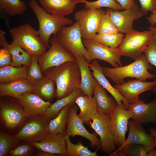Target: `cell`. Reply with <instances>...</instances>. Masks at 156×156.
I'll return each mask as SVG.
<instances>
[{
  "instance_id": "6da1fadb",
  "label": "cell",
  "mask_w": 156,
  "mask_h": 156,
  "mask_svg": "<svg viewBox=\"0 0 156 156\" xmlns=\"http://www.w3.org/2000/svg\"><path fill=\"white\" fill-rule=\"evenodd\" d=\"M43 75L55 82V97L57 99L68 96L80 88L81 73L76 60L51 67L46 70Z\"/></svg>"
},
{
  "instance_id": "7a4b0ae2",
  "label": "cell",
  "mask_w": 156,
  "mask_h": 156,
  "mask_svg": "<svg viewBox=\"0 0 156 156\" xmlns=\"http://www.w3.org/2000/svg\"><path fill=\"white\" fill-rule=\"evenodd\" d=\"M152 67L149 64L144 54L141 56L132 63L124 66L110 68H102L104 75L111 79L117 85L125 82L124 79L130 77L146 81L147 79L156 78V75L150 73Z\"/></svg>"
},
{
  "instance_id": "3957f363",
  "label": "cell",
  "mask_w": 156,
  "mask_h": 156,
  "mask_svg": "<svg viewBox=\"0 0 156 156\" xmlns=\"http://www.w3.org/2000/svg\"><path fill=\"white\" fill-rule=\"evenodd\" d=\"M28 5L38 20L39 36L49 48V40L52 34H57L64 27L73 24L71 19L64 16L51 14L40 7L36 0H30Z\"/></svg>"
},
{
  "instance_id": "277c9868",
  "label": "cell",
  "mask_w": 156,
  "mask_h": 156,
  "mask_svg": "<svg viewBox=\"0 0 156 156\" xmlns=\"http://www.w3.org/2000/svg\"><path fill=\"white\" fill-rule=\"evenodd\" d=\"M6 96V99L1 98V125L7 131H12L21 128L29 117L16 98Z\"/></svg>"
},
{
  "instance_id": "5b68a950",
  "label": "cell",
  "mask_w": 156,
  "mask_h": 156,
  "mask_svg": "<svg viewBox=\"0 0 156 156\" xmlns=\"http://www.w3.org/2000/svg\"><path fill=\"white\" fill-rule=\"evenodd\" d=\"M10 32L13 40L32 56H38L46 51V46L38 31L29 23L14 27L10 29Z\"/></svg>"
},
{
  "instance_id": "8992f818",
  "label": "cell",
  "mask_w": 156,
  "mask_h": 156,
  "mask_svg": "<svg viewBox=\"0 0 156 156\" xmlns=\"http://www.w3.org/2000/svg\"><path fill=\"white\" fill-rule=\"evenodd\" d=\"M153 35L150 30L139 31L133 29L128 32L118 47L121 56L136 60L151 42Z\"/></svg>"
},
{
  "instance_id": "52a82bcc",
  "label": "cell",
  "mask_w": 156,
  "mask_h": 156,
  "mask_svg": "<svg viewBox=\"0 0 156 156\" xmlns=\"http://www.w3.org/2000/svg\"><path fill=\"white\" fill-rule=\"evenodd\" d=\"M51 120L46 115L29 117L14 136L20 141L39 142L49 133L48 127Z\"/></svg>"
},
{
  "instance_id": "ba28073f",
  "label": "cell",
  "mask_w": 156,
  "mask_h": 156,
  "mask_svg": "<svg viewBox=\"0 0 156 156\" xmlns=\"http://www.w3.org/2000/svg\"><path fill=\"white\" fill-rule=\"evenodd\" d=\"M83 45L87 49L83 55L90 63L94 59L104 61L114 68L122 66L121 56L117 48H112L105 46L93 39H82Z\"/></svg>"
},
{
  "instance_id": "9c48e42d",
  "label": "cell",
  "mask_w": 156,
  "mask_h": 156,
  "mask_svg": "<svg viewBox=\"0 0 156 156\" xmlns=\"http://www.w3.org/2000/svg\"><path fill=\"white\" fill-rule=\"evenodd\" d=\"M57 34H53L49 40V49L38 56L39 64L44 74L48 69L66 62L76 60L75 57L58 41Z\"/></svg>"
},
{
  "instance_id": "30bf717a",
  "label": "cell",
  "mask_w": 156,
  "mask_h": 156,
  "mask_svg": "<svg viewBox=\"0 0 156 156\" xmlns=\"http://www.w3.org/2000/svg\"><path fill=\"white\" fill-rule=\"evenodd\" d=\"M105 11L97 9L84 8L74 14V19L79 25L82 38L93 39L96 34L102 16Z\"/></svg>"
},
{
  "instance_id": "8fae6325",
  "label": "cell",
  "mask_w": 156,
  "mask_h": 156,
  "mask_svg": "<svg viewBox=\"0 0 156 156\" xmlns=\"http://www.w3.org/2000/svg\"><path fill=\"white\" fill-rule=\"evenodd\" d=\"M56 37L59 42L75 58L83 55L86 52L78 22H76L69 27H63L57 33Z\"/></svg>"
},
{
  "instance_id": "7c38bea8",
  "label": "cell",
  "mask_w": 156,
  "mask_h": 156,
  "mask_svg": "<svg viewBox=\"0 0 156 156\" xmlns=\"http://www.w3.org/2000/svg\"><path fill=\"white\" fill-rule=\"evenodd\" d=\"M132 116L133 114L130 110L123 108L117 104L109 118V125L114 135L115 142L118 148L121 146L126 140L128 122Z\"/></svg>"
},
{
  "instance_id": "4fadbf2b",
  "label": "cell",
  "mask_w": 156,
  "mask_h": 156,
  "mask_svg": "<svg viewBox=\"0 0 156 156\" xmlns=\"http://www.w3.org/2000/svg\"><path fill=\"white\" fill-rule=\"evenodd\" d=\"M90 126L100 137L101 149L103 153L109 155L116 150L117 146L109 118L98 113L93 117Z\"/></svg>"
},
{
  "instance_id": "5bb4252c",
  "label": "cell",
  "mask_w": 156,
  "mask_h": 156,
  "mask_svg": "<svg viewBox=\"0 0 156 156\" xmlns=\"http://www.w3.org/2000/svg\"><path fill=\"white\" fill-rule=\"evenodd\" d=\"M108 9L112 22L122 34H126L133 29L134 21L143 16L135 1L129 8L122 11Z\"/></svg>"
},
{
  "instance_id": "9a60e30c",
  "label": "cell",
  "mask_w": 156,
  "mask_h": 156,
  "mask_svg": "<svg viewBox=\"0 0 156 156\" xmlns=\"http://www.w3.org/2000/svg\"><path fill=\"white\" fill-rule=\"evenodd\" d=\"M73 104L70 109L66 134L70 137L79 135L88 139L90 142V146L93 148L96 147L101 149L100 139L95 133H90L85 129L81 119L77 114L78 106Z\"/></svg>"
},
{
  "instance_id": "2e32d148",
  "label": "cell",
  "mask_w": 156,
  "mask_h": 156,
  "mask_svg": "<svg viewBox=\"0 0 156 156\" xmlns=\"http://www.w3.org/2000/svg\"><path fill=\"white\" fill-rule=\"evenodd\" d=\"M156 86V80L146 81L136 79L129 80L120 85H116L114 87L130 104L139 100L140 94L153 90Z\"/></svg>"
},
{
  "instance_id": "e0dca14e",
  "label": "cell",
  "mask_w": 156,
  "mask_h": 156,
  "mask_svg": "<svg viewBox=\"0 0 156 156\" xmlns=\"http://www.w3.org/2000/svg\"><path fill=\"white\" fill-rule=\"evenodd\" d=\"M128 109L131 112L133 119L141 125L156 123V98L148 103L139 99L129 104Z\"/></svg>"
},
{
  "instance_id": "ac0fdd59",
  "label": "cell",
  "mask_w": 156,
  "mask_h": 156,
  "mask_svg": "<svg viewBox=\"0 0 156 156\" xmlns=\"http://www.w3.org/2000/svg\"><path fill=\"white\" fill-rule=\"evenodd\" d=\"M65 134L48 133L39 142H30L38 150L59 156H67L65 142Z\"/></svg>"
},
{
  "instance_id": "d6986e66",
  "label": "cell",
  "mask_w": 156,
  "mask_h": 156,
  "mask_svg": "<svg viewBox=\"0 0 156 156\" xmlns=\"http://www.w3.org/2000/svg\"><path fill=\"white\" fill-rule=\"evenodd\" d=\"M16 99L29 117L38 115H46L47 109L52 104L34 93H26Z\"/></svg>"
},
{
  "instance_id": "ffe728a7",
  "label": "cell",
  "mask_w": 156,
  "mask_h": 156,
  "mask_svg": "<svg viewBox=\"0 0 156 156\" xmlns=\"http://www.w3.org/2000/svg\"><path fill=\"white\" fill-rule=\"evenodd\" d=\"M92 73L99 83L109 92L114 98L118 105L122 108L128 109L129 103L118 90L111 84L104 75L102 68L96 59L89 64Z\"/></svg>"
},
{
  "instance_id": "44dd1931",
  "label": "cell",
  "mask_w": 156,
  "mask_h": 156,
  "mask_svg": "<svg viewBox=\"0 0 156 156\" xmlns=\"http://www.w3.org/2000/svg\"><path fill=\"white\" fill-rule=\"evenodd\" d=\"M5 32L0 30V44L2 48L11 55L12 62L11 65L19 67L23 65L29 66L31 64L32 56L23 49L16 41L13 40L9 44L6 40Z\"/></svg>"
},
{
  "instance_id": "7402d4cb",
  "label": "cell",
  "mask_w": 156,
  "mask_h": 156,
  "mask_svg": "<svg viewBox=\"0 0 156 156\" xmlns=\"http://www.w3.org/2000/svg\"><path fill=\"white\" fill-rule=\"evenodd\" d=\"M128 125L129 128L128 135L121 146L128 144L135 143L155 147V138L148 133L141 124L133 119H131L129 120Z\"/></svg>"
},
{
  "instance_id": "603a6c76",
  "label": "cell",
  "mask_w": 156,
  "mask_h": 156,
  "mask_svg": "<svg viewBox=\"0 0 156 156\" xmlns=\"http://www.w3.org/2000/svg\"><path fill=\"white\" fill-rule=\"evenodd\" d=\"M43 9L53 15L65 16L71 14L77 5L87 0H39Z\"/></svg>"
},
{
  "instance_id": "cb8c5ba5",
  "label": "cell",
  "mask_w": 156,
  "mask_h": 156,
  "mask_svg": "<svg viewBox=\"0 0 156 156\" xmlns=\"http://www.w3.org/2000/svg\"><path fill=\"white\" fill-rule=\"evenodd\" d=\"M107 92L105 89L97 83L94 88L93 97L96 101L98 113L109 118L117 103L112 96H108Z\"/></svg>"
},
{
  "instance_id": "d4e9b609",
  "label": "cell",
  "mask_w": 156,
  "mask_h": 156,
  "mask_svg": "<svg viewBox=\"0 0 156 156\" xmlns=\"http://www.w3.org/2000/svg\"><path fill=\"white\" fill-rule=\"evenodd\" d=\"M81 73L79 88L84 95L92 96L97 81L90 71L89 63L83 55L76 58Z\"/></svg>"
},
{
  "instance_id": "484cf974",
  "label": "cell",
  "mask_w": 156,
  "mask_h": 156,
  "mask_svg": "<svg viewBox=\"0 0 156 156\" xmlns=\"http://www.w3.org/2000/svg\"><path fill=\"white\" fill-rule=\"evenodd\" d=\"M34 88V86L26 78L20 79L8 83L0 84V97L9 96L16 98L26 93H33Z\"/></svg>"
},
{
  "instance_id": "4316f807",
  "label": "cell",
  "mask_w": 156,
  "mask_h": 156,
  "mask_svg": "<svg viewBox=\"0 0 156 156\" xmlns=\"http://www.w3.org/2000/svg\"><path fill=\"white\" fill-rule=\"evenodd\" d=\"M75 103L80 109L78 115L83 123L89 125L91 124L94 116L98 113L95 101L92 96L83 95L76 99Z\"/></svg>"
},
{
  "instance_id": "83f0119b",
  "label": "cell",
  "mask_w": 156,
  "mask_h": 156,
  "mask_svg": "<svg viewBox=\"0 0 156 156\" xmlns=\"http://www.w3.org/2000/svg\"><path fill=\"white\" fill-rule=\"evenodd\" d=\"M73 104L64 107L55 118L51 120L48 127L49 133L66 134L70 112Z\"/></svg>"
},
{
  "instance_id": "f1b7e54d",
  "label": "cell",
  "mask_w": 156,
  "mask_h": 156,
  "mask_svg": "<svg viewBox=\"0 0 156 156\" xmlns=\"http://www.w3.org/2000/svg\"><path fill=\"white\" fill-rule=\"evenodd\" d=\"M55 85L53 80L44 76L34 86L33 93L44 101L51 103L55 96Z\"/></svg>"
},
{
  "instance_id": "f546056e",
  "label": "cell",
  "mask_w": 156,
  "mask_h": 156,
  "mask_svg": "<svg viewBox=\"0 0 156 156\" xmlns=\"http://www.w3.org/2000/svg\"><path fill=\"white\" fill-rule=\"evenodd\" d=\"M29 66L16 67L12 65L0 68V84H5L21 78H26Z\"/></svg>"
},
{
  "instance_id": "4dcf8cb0",
  "label": "cell",
  "mask_w": 156,
  "mask_h": 156,
  "mask_svg": "<svg viewBox=\"0 0 156 156\" xmlns=\"http://www.w3.org/2000/svg\"><path fill=\"white\" fill-rule=\"evenodd\" d=\"M83 95L84 94L80 89H76L68 96L58 99L55 103L52 104L47 109L46 116L51 120L54 118L63 107L67 105L75 103L77 99Z\"/></svg>"
},
{
  "instance_id": "1f68e13d",
  "label": "cell",
  "mask_w": 156,
  "mask_h": 156,
  "mask_svg": "<svg viewBox=\"0 0 156 156\" xmlns=\"http://www.w3.org/2000/svg\"><path fill=\"white\" fill-rule=\"evenodd\" d=\"M154 148L140 144L131 143L118 148L109 156H149L150 152Z\"/></svg>"
},
{
  "instance_id": "d6a6232c",
  "label": "cell",
  "mask_w": 156,
  "mask_h": 156,
  "mask_svg": "<svg viewBox=\"0 0 156 156\" xmlns=\"http://www.w3.org/2000/svg\"><path fill=\"white\" fill-rule=\"evenodd\" d=\"M65 144L67 156H97V148L94 152L90 151L88 147L84 146L80 140L77 143L74 144L70 141V137L66 134L65 135Z\"/></svg>"
},
{
  "instance_id": "836d02e7",
  "label": "cell",
  "mask_w": 156,
  "mask_h": 156,
  "mask_svg": "<svg viewBox=\"0 0 156 156\" xmlns=\"http://www.w3.org/2000/svg\"><path fill=\"white\" fill-rule=\"evenodd\" d=\"M0 8L10 16L22 14L27 9L25 2L20 0H0Z\"/></svg>"
},
{
  "instance_id": "e575fe53",
  "label": "cell",
  "mask_w": 156,
  "mask_h": 156,
  "mask_svg": "<svg viewBox=\"0 0 156 156\" xmlns=\"http://www.w3.org/2000/svg\"><path fill=\"white\" fill-rule=\"evenodd\" d=\"M124 36L120 32L116 34H98L94 36L93 39L105 46L114 49L120 46Z\"/></svg>"
},
{
  "instance_id": "d590c367",
  "label": "cell",
  "mask_w": 156,
  "mask_h": 156,
  "mask_svg": "<svg viewBox=\"0 0 156 156\" xmlns=\"http://www.w3.org/2000/svg\"><path fill=\"white\" fill-rule=\"evenodd\" d=\"M20 141L2 130H0V156L8 155L10 151Z\"/></svg>"
},
{
  "instance_id": "8d00e7d4",
  "label": "cell",
  "mask_w": 156,
  "mask_h": 156,
  "mask_svg": "<svg viewBox=\"0 0 156 156\" xmlns=\"http://www.w3.org/2000/svg\"><path fill=\"white\" fill-rule=\"evenodd\" d=\"M38 56H32L31 62L27 74V79L34 86L44 77L38 63Z\"/></svg>"
},
{
  "instance_id": "74e56055",
  "label": "cell",
  "mask_w": 156,
  "mask_h": 156,
  "mask_svg": "<svg viewBox=\"0 0 156 156\" xmlns=\"http://www.w3.org/2000/svg\"><path fill=\"white\" fill-rule=\"evenodd\" d=\"M120 31L112 22L108 8L101 17L97 33L98 34H116Z\"/></svg>"
},
{
  "instance_id": "f35d334b",
  "label": "cell",
  "mask_w": 156,
  "mask_h": 156,
  "mask_svg": "<svg viewBox=\"0 0 156 156\" xmlns=\"http://www.w3.org/2000/svg\"><path fill=\"white\" fill-rule=\"evenodd\" d=\"M84 5L85 8L97 9L105 7L118 11L122 9L120 5L115 0H97L90 2L87 1Z\"/></svg>"
},
{
  "instance_id": "ab89813d",
  "label": "cell",
  "mask_w": 156,
  "mask_h": 156,
  "mask_svg": "<svg viewBox=\"0 0 156 156\" xmlns=\"http://www.w3.org/2000/svg\"><path fill=\"white\" fill-rule=\"evenodd\" d=\"M17 144L9 153V156H31L33 155L35 148L30 142H23Z\"/></svg>"
},
{
  "instance_id": "60d3db41",
  "label": "cell",
  "mask_w": 156,
  "mask_h": 156,
  "mask_svg": "<svg viewBox=\"0 0 156 156\" xmlns=\"http://www.w3.org/2000/svg\"><path fill=\"white\" fill-rule=\"evenodd\" d=\"M144 52L149 63L156 67V34H154L151 42Z\"/></svg>"
},
{
  "instance_id": "b9f144b4",
  "label": "cell",
  "mask_w": 156,
  "mask_h": 156,
  "mask_svg": "<svg viewBox=\"0 0 156 156\" xmlns=\"http://www.w3.org/2000/svg\"><path fill=\"white\" fill-rule=\"evenodd\" d=\"M141 5L140 10L143 15L147 14L156 8V0H138Z\"/></svg>"
},
{
  "instance_id": "7bdbcfd3",
  "label": "cell",
  "mask_w": 156,
  "mask_h": 156,
  "mask_svg": "<svg viewBox=\"0 0 156 156\" xmlns=\"http://www.w3.org/2000/svg\"><path fill=\"white\" fill-rule=\"evenodd\" d=\"M12 62L11 54L7 50L2 48L0 50V68L11 65Z\"/></svg>"
},
{
  "instance_id": "ee69618b",
  "label": "cell",
  "mask_w": 156,
  "mask_h": 156,
  "mask_svg": "<svg viewBox=\"0 0 156 156\" xmlns=\"http://www.w3.org/2000/svg\"><path fill=\"white\" fill-rule=\"evenodd\" d=\"M150 15L146 18L148 23L151 26L154 27L156 23V8L151 12Z\"/></svg>"
},
{
  "instance_id": "f6af8a7d",
  "label": "cell",
  "mask_w": 156,
  "mask_h": 156,
  "mask_svg": "<svg viewBox=\"0 0 156 156\" xmlns=\"http://www.w3.org/2000/svg\"><path fill=\"white\" fill-rule=\"evenodd\" d=\"M122 7V9L129 8L134 1V0H115Z\"/></svg>"
},
{
  "instance_id": "bcb514c9",
  "label": "cell",
  "mask_w": 156,
  "mask_h": 156,
  "mask_svg": "<svg viewBox=\"0 0 156 156\" xmlns=\"http://www.w3.org/2000/svg\"><path fill=\"white\" fill-rule=\"evenodd\" d=\"M36 153L34 154V155L36 156H57V155L49 153L45 151L38 150Z\"/></svg>"
},
{
  "instance_id": "7dc6e473",
  "label": "cell",
  "mask_w": 156,
  "mask_h": 156,
  "mask_svg": "<svg viewBox=\"0 0 156 156\" xmlns=\"http://www.w3.org/2000/svg\"><path fill=\"white\" fill-rule=\"evenodd\" d=\"M148 131L150 133V134L153 136L155 139L156 142V130L153 127H152L148 129ZM155 154L156 156V148L155 149Z\"/></svg>"
},
{
  "instance_id": "c3c4849f",
  "label": "cell",
  "mask_w": 156,
  "mask_h": 156,
  "mask_svg": "<svg viewBox=\"0 0 156 156\" xmlns=\"http://www.w3.org/2000/svg\"><path fill=\"white\" fill-rule=\"evenodd\" d=\"M148 29L152 31L154 34H156V27L150 26L148 27Z\"/></svg>"
},
{
  "instance_id": "681fc988",
  "label": "cell",
  "mask_w": 156,
  "mask_h": 156,
  "mask_svg": "<svg viewBox=\"0 0 156 156\" xmlns=\"http://www.w3.org/2000/svg\"><path fill=\"white\" fill-rule=\"evenodd\" d=\"M153 92L156 95V86L153 89Z\"/></svg>"
}]
</instances>
